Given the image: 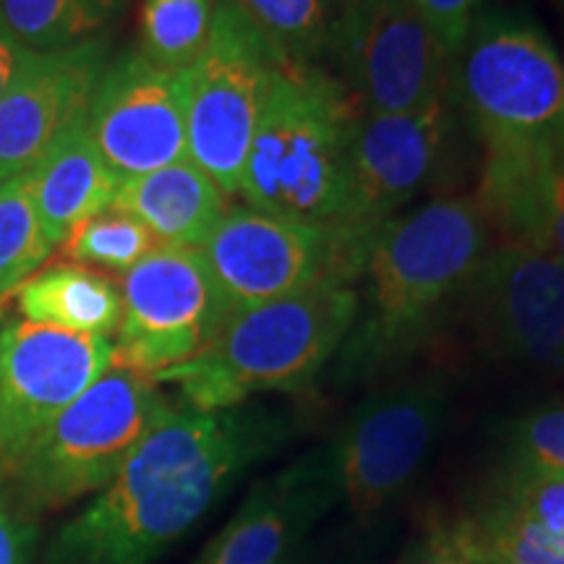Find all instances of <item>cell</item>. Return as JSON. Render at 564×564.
<instances>
[{
	"label": "cell",
	"instance_id": "cell-1",
	"mask_svg": "<svg viewBox=\"0 0 564 564\" xmlns=\"http://www.w3.org/2000/svg\"><path fill=\"white\" fill-rule=\"evenodd\" d=\"M291 421L270 408L173 405L47 546V564H152L238 476L278 453Z\"/></svg>",
	"mask_w": 564,
	"mask_h": 564
},
{
	"label": "cell",
	"instance_id": "cell-2",
	"mask_svg": "<svg viewBox=\"0 0 564 564\" xmlns=\"http://www.w3.org/2000/svg\"><path fill=\"white\" fill-rule=\"evenodd\" d=\"M463 112L484 147L481 204L499 243L544 249L549 183L564 165V63L531 17L481 11L453 58Z\"/></svg>",
	"mask_w": 564,
	"mask_h": 564
},
{
	"label": "cell",
	"instance_id": "cell-3",
	"mask_svg": "<svg viewBox=\"0 0 564 564\" xmlns=\"http://www.w3.org/2000/svg\"><path fill=\"white\" fill-rule=\"evenodd\" d=\"M494 243L476 196L436 199L384 225L358 278L364 288L335 356L337 382H366L415 356L465 303Z\"/></svg>",
	"mask_w": 564,
	"mask_h": 564
},
{
	"label": "cell",
	"instance_id": "cell-4",
	"mask_svg": "<svg viewBox=\"0 0 564 564\" xmlns=\"http://www.w3.org/2000/svg\"><path fill=\"white\" fill-rule=\"evenodd\" d=\"M358 112L356 97L319 63L282 55L243 162V202L272 217L343 228Z\"/></svg>",
	"mask_w": 564,
	"mask_h": 564
},
{
	"label": "cell",
	"instance_id": "cell-5",
	"mask_svg": "<svg viewBox=\"0 0 564 564\" xmlns=\"http://www.w3.org/2000/svg\"><path fill=\"white\" fill-rule=\"evenodd\" d=\"M358 314V288L316 285L236 312L199 356L154 373L196 411H228L259 392H299L335 361Z\"/></svg>",
	"mask_w": 564,
	"mask_h": 564
},
{
	"label": "cell",
	"instance_id": "cell-6",
	"mask_svg": "<svg viewBox=\"0 0 564 564\" xmlns=\"http://www.w3.org/2000/svg\"><path fill=\"white\" fill-rule=\"evenodd\" d=\"M171 408L152 377L112 366L42 432L6 494L30 518L100 494Z\"/></svg>",
	"mask_w": 564,
	"mask_h": 564
},
{
	"label": "cell",
	"instance_id": "cell-7",
	"mask_svg": "<svg viewBox=\"0 0 564 564\" xmlns=\"http://www.w3.org/2000/svg\"><path fill=\"white\" fill-rule=\"evenodd\" d=\"M369 251L343 228L251 207L225 212L202 246L230 314L316 285H356Z\"/></svg>",
	"mask_w": 564,
	"mask_h": 564
},
{
	"label": "cell",
	"instance_id": "cell-8",
	"mask_svg": "<svg viewBox=\"0 0 564 564\" xmlns=\"http://www.w3.org/2000/svg\"><path fill=\"white\" fill-rule=\"evenodd\" d=\"M282 55L232 0H217L207 51L188 68L186 139L188 160L225 196H236L241 186L246 154Z\"/></svg>",
	"mask_w": 564,
	"mask_h": 564
},
{
	"label": "cell",
	"instance_id": "cell-9",
	"mask_svg": "<svg viewBox=\"0 0 564 564\" xmlns=\"http://www.w3.org/2000/svg\"><path fill=\"white\" fill-rule=\"evenodd\" d=\"M116 366L147 377L199 356L230 319L202 249L158 246L121 274Z\"/></svg>",
	"mask_w": 564,
	"mask_h": 564
},
{
	"label": "cell",
	"instance_id": "cell-10",
	"mask_svg": "<svg viewBox=\"0 0 564 564\" xmlns=\"http://www.w3.org/2000/svg\"><path fill=\"white\" fill-rule=\"evenodd\" d=\"M447 413V387L440 377L408 379L373 392L352 411L333 442L337 497L356 518H371L413 481Z\"/></svg>",
	"mask_w": 564,
	"mask_h": 564
},
{
	"label": "cell",
	"instance_id": "cell-11",
	"mask_svg": "<svg viewBox=\"0 0 564 564\" xmlns=\"http://www.w3.org/2000/svg\"><path fill=\"white\" fill-rule=\"evenodd\" d=\"M333 51L366 112H408L447 97L453 58L413 0H345Z\"/></svg>",
	"mask_w": 564,
	"mask_h": 564
},
{
	"label": "cell",
	"instance_id": "cell-12",
	"mask_svg": "<svg viewBox=\"0 0 564 564\" xmlns=\"http://www.w3.org/2000/svg\"><path fill=\"white\" fill-rule=\"evenodd\" d=\"M116 366L110 337L6 324L0 358V486L66 408Z\"/></svg>",
	"mask_w": 564,
	"mask_h": 564
},
{
	"label": "cell",
	"instance_id": "cell-13",
	"mask_svg": "<svg viewBox=\"0 0 564 564\" xmlns=\"http://www.w3.org/2000/svg\"><path fill=\"white\" fill-rule=\"evenodd\" d=\"M188 70L154 66L137 47L108 61L87 110V129L118 181L188 160Z\"/></svg>",
	"mask_w": 564,
	"mask_h": 564
},
{
	"label": "cell",
	"instance_id": "cell-14",
	"mask_svg": "<svg viewBox=\"0 0 564 564\" xmlns=\"http://www.w3.org/2000/svg\"><path fill=\"white\" fill-rule=\"evenodd\" d=\"M447 129V97L408 112H358L350 131L343 230L371 249L384 225L400 217L432 178Z\"/></svg>",
	"mask_w": 564,
	"mask_h": 564
},
{
	"label": "cell",
	"instance_id": "cell-15",
	"mask_svg": "<svg viewBox=\"0 0 564 564\" xmlns=\"http://www.w3.org/2000/svg\"><path fill=\"white\" fill-rule=\"evenodd\" d=\"M465 303L491 352L564 371V262L552 251L494 243Z\"/></svg>",
	"mask_w": 564,
	"mask_h": 564
},
{
	"label": "cell",
	"instance_id": "cell-16",
	"mask_svg": "<svg viewBox=\"0 0 564 564\" xmlns=\"http://www.w3.org/2000/svg\"><path fill=\"white\" fill-rule=\"evenodd\" d=\"M108 61L105 37L32 55L0 100V183L32 171L70 126L87 118Z\"/></svg>",
	"mask_w": 564,
	"mask_h": 564
},
{
	"label": "cell",
	"instance_id": "cell-17",
	"mask_svg": "<svg viewBox=\"0 0 564 564\" xmlns=\"http://www.w3.org/2000/svg\"><path fill=\"white\" fill-rule=\"evenodd\" d=\"M337 486L327 449H316L282 474L253 486L241 510L223 528L196 564H280L329 505Z\"/></svg>",
	"mask_w": 564,
	"mask_h": 564
},
{
	"label": "cell",
	"instance_id": "cell-18",
	"mask_svg": "<svg viewBox=\"0 0 564 564\" xmlns=\"http://www.w3.org/2000/svg\"><path fill=\"white\" fill-rule=\"evenodd\" d=\"M26 175L42 230L53 246L66 241L79 223L110 209L121 186L91 141L87 118L70 126Z\"/></svg>",
	"mask_w": 564,
	"mask_h": 564
},
{
	"label": "cell",
	"instance_id": "cell-19",
	"mask_svg": "<svg viewBox=\"0 0 564 564\" xmlns=\"http://www.w3.org/2000/svg\"><path fill=\"white\" fill-rule=\"evenodd\" d=\"M112 207L137 217L158 246L202 249L228 212V196L199 165L181 160L123 181Z\"/></svg>",
	"mask_w": 564,
	"mask_h": 564
},
{
	"label": "cell",
	"instance_id": "cell-20",
	"mask_svg": "<svg viewBox=\"0 0 564 564\" xmlns=\"http://www.w3.org/2000/svg\"><path fill=\"white\" fill-rule=\"evenodd\" d=\"M24 322L79 335L112 337L121 324V288L108 274L61 264L34 272L17 288Z\"/></svg>",
	"mask_w": 564,
	"mask_h": 564
},
{
	"label": "cell",
	"instance_id": "cell-21",
	"mask_svg": "<svg viewBox=\"0 0 564 564\" xmlns=\"http://www.w3.org/2000/svg\"><path fill=\"white\" fill-rule=\"evenodd\" d=\"M129 0H0V26L32 53L100 37Z\"/></svg>",
	"mask_w": 564,
	"mask_h": 564
},
{
	"label": "cell",
	"instance_id": "cell-22",
	"mask_svg": "<svg viewBox=\"0 0 564 564\" xmlns=\"http://www.w3.org/2000/svg\"><path fill=\"white\" fill-rule=\"evenodd\" d=\"M217 0H144L137 51L154 66L188 70L207 51Z\"/></svg>",
	"mask_w": 564,
	"mask_h": 564
},
{
	"label": "cell",
	"instance_id": "cell-23",
	"mask_svg": "<svg viewBox=\"0 0 564 564\" xmlns=\"http://www.w3.org/2000/svg\"><path fill=\"white\" fill-rule=\"evenodd\" d=\"M288 58L316 63L333 51L345 0H232Z\"/></svg>",
	"mask_w": 564,
	"mask_h": 564
},
{
	"label": "cell",
	"instance_id": "cell-24",
	"mask_svg": "<svg viewBox=\"0 0 564 564\" xmlns=\"http://www.w3.org/2000/svg\"><path fill=\"white\" fill-rule=\"evenodd\" d=\"M444 544L494 564H564V533L546 531L494 505L481 518L455 528Z\"/></svg>",
	"mask_w": 564,
	"mask_h": 564
},
{
	"label": "cell",
	"instance_id": "cell-25",
	"mask_svg": "<svg viewBox=\"0 0 564 564\" xmlns=\"http://www.w3.org/2000/svg\"><path fill=\"white\" fill-rule=\"evenodd\" d=\"M53 249L34 209L30 175L0 183V303L40 272Z\"/></svg>",
	"mask_w": 564,
	"mask_h": 564
},
{
	"label": "cell",
	"instance_id": "cell-26",
	"mask_svg": "<svg viewBox=\"0 0 564 564\" xmlns=\"http://www.w3.org/2000/svg\"><path fill=\"white\" fill-rule=\"evenodd\" d=\"M154 249H158V241L152 238V232L137 217L116 207L79 223L61 243L63 257L68 262L102 274H126Z\"/></svg>",
	"mask_w": 564,
	"mask_h": 564
},
{
	"label": "cell",
	"instance_id": "cell-27",
	"mask_svg": "<svg viewBox=\"0 0 564 564\" xmlns=\"http://www.w3.org/2000/svg\"><path fill=\"white\" fill-rule=\"evenodd\" d=\"M507 470L564 474V405L544 408L510 429Z\"/></svg>",
	"mask_w": 564,
	"mask_h": 564
},
{
	"label": "cell",
	"instance_id": "cell-28",
	"mask_svg": "<svg viewBox=\"0 0 564 564\" xmlns=\"http://www.w3.org/2000/svg\"><path fill=\"white\" fill-rule=\"evenodd\" d=\"M494 507L552 533H564V474L507 470Z\"/></svg>",
	"mask_w": 564,
	"mask_h": 564
},
{
	"label": "cell",
	"instance_id": "cell-29",
	"mask_svg": "<svg viewBox=\"0 0 564 564\" xmlns=\"http://www.w3.org/2000/svg\"><path fill=\"white\" fill-rule=\"evenodd\" d=\"M413 3L419 6L423 19L429 21L449 58H455L470 24L481 13L484 0H413Z\"/></svg>",
	"mask_w": 564,
	"mask_h": 564
},
{
	"label": "cell",
	"instance_id": "cell-30",
	"mask_svg": "<svg viewBox=\"0 0 564 564\" xmlns=\"http://www.w3.org/2000/svg\"><path fill=\"white\" fill-rule=\"evenodd\" d=\"M34 541H37L34 520L21 512L0 486V564H30Z\"/></svg>",
	"mask_w": 564,
	"mask_h": 564
},
{
	"label": "cell",
	"instance_id": "cell-31",
	"mask_svg": "<svg viewBox=\"0 0 564 564\" xmlns=\"http://www.w3.org/2000/svg\"><path fill=\"white\" fill-rule=\"evenodd\" d=\"M544 249L564 262V165L549 183L546 220H544Z\"/></svg>",
	"mask_w": 564,
	"mask_h": 564
},
{
	"label": "cell",
	"instance_id": "cell-32",
	"mask_svg": "<svg viewBox=\"0 0 564 564\" xmlns=\"http://www.w3.org/2000/svg\"><path fill=\"white\" fill-rule=\"evenodd\" d=\"M30 47H24L21 42L11 37L9 32L0 26V100L6 97V91L13 87V82L19 79V74L24 70L26 63L32 58Z\"/></svg>",
	"mask_w": 564,
	"mask_h": 564
},
{
	"label": "cell",
	"instance_id": "cell-33",
	"mask_svg": "<svg viewBox=\"0 0 564 564\" xmlns=\"http://www.w3.org/2000/svg\"><path fill=\"white\" fill-rule=\"evenodd\" d=\"M421 564H465L460 554H455L447 544H440V549L432 556H426Z\"/></svg>",
	"mask_w": 564,
	"mask_h": 564
},
{
	"label": "cell",
	"instance_id": "cell-34",
	"mask_svg": "<svg viewBox=\"0 0 564 564\" xmlns=\"http://www.w3.org/2000/svg\"><path fill=\"white\" fill-rule=\"evenodd\" d=\"M453 549V546H449ZM455 554H460L463 560H465V564H494L491 560H486V556H476V554H465V552H457V549H453Z\"/></svg>",
	"mask_w": 564,
	"mask_h": 564
},
{
	"label": "cell",
	"instance_id": "cell-35",
	"mask_svg": "<svg viewBox=\"0 0 564 564\" xmlns=\"http://www.w3.org/2000/svg\"><path fill=\"white\" fill-rule=\"evenodd\" d=\"M6 324H9V322H3V319H0V358H3V340H6Z\"/></svg>",
	"mask_w": 564,
	"mask_h": 564
},
{
	"label": "cell",
	"instance_id": "cell-36",
	"mask_svg": "<svg viewBox=\"0 0 564 564\" xmlns=\"http://www.w3.org/2000/svg\"><path fill=\"white\" fill-rule=\"evenodd\" d=\"M556 3H560V6H562V9H564V0H556Z\"/></svg>",
	"mask_w": 564,
	"mask_h": 564
},
{
	"label": "cell",
	"instance_id": "cell-37",
	"mask_svg": "<svg viewBox=\"0 0 564 564\" xmlns=\"http://www.w3.org/2000/svg\"><path fill=\"white\" fill-rule=\"evenodd\" d=\"M288 564H293V560H291V562H288Z\"/></svg>",
	"mask_w": 564,
	"mask_h": 564
}]
</instances>
